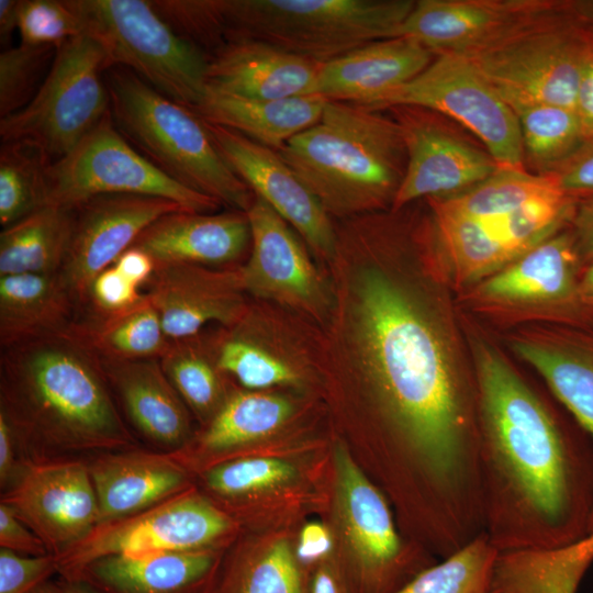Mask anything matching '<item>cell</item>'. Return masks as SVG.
I'll list each match as a JSON object with an SVG mask.
<instances>
[{
  "mask_svg": "<svg viewBox=\"0 0 593 593\" xmlns=\"http://www.w3.org/2000/svg\"><path fill=\"white\" fill-rule=\"evenodd\" d=\"M363 365L405 463L426 486L441 536L484 532L478 404L438 327L412 295L371 270L357 289Z\"/></svg>",
  "mask_w": 593,
  "mask_h": 593,
  "instance_id": "1",
  "label": "cell"
},
{
  "mask_svg": "<svg viewBox=\"0 0 593 593\" xmlns=\"http://www.w3.org/2000/svg\"><path fill=\"white\" fill-rule=\"evenodd\" d=\"M474 366L484 533L497 551L574 542L593 514V440L491 345L475 344Z\"/></svg>",
  "mask_w": 593,
  "mask_h": 593,
  "instance_id": "2",
  "label": "cell"
},
{
  "mask_svg": "<svg viewBox=\"0 0 593 593\" xmlns=\"http://www.w3.org/2000/svg\"><path fill=\"white\" fill-rule=\"evenodd\" d=\"M70 329L1 349L0 413L14 432L25 466L88 460L142 446L98 358Z\"/></svg>",
  "mask_w": 593,
  "mask_h": 593,
  "instance_id": "3",
  "label": "cell"
},
{
  "mask_svg": "<svg viewBox=\"0 0 593 593\" xmlns=\"http://www.w3.org/2000/svg\"><path fill=\"white\" fill-rule=\"evenodd\" d=\"M278 153L327 213L337 216L393 205L407 163L403 136L392 116L331 100L321 119Z\"/></svg>",
  "mask_w": 593,
  "mask_h": 593,
  "instance_id": "4",
  "label": "cell"
},
{
  "mask_svg": "<svg viewBox=\"0 0 593 593\" xmlns=\"http://www.w3.org/2000/svg\"><path fill=\"white\" fill-rule=\"evenodd\" d=\"M104 78L112 120L141 154L177 182L235 211H248L254 193L223 158L194 111L126 68H108Z\"/></svg>",
  "mask_w": 593,
  "mask_h": 593,
  "instance_id": "5",
  "label": "cell"
},
{
  "mask_svg": "<svg viewBox=\"0 0 593 593\" xmlns=\"http://www.w3.org/2000/svg\"><path fill=\"white\" fill-rule=\"evenodd\" d=\"M414 4L413 0H209V15L216 41L257 40L323 64L395 37Z\"/></svg>",
  "mask_w": 593,
  "mask_h": 593,
  "instance_id": "6",
  "label": "cell"
},
{
  "mask_svg": "<svg viewBox=\"0 0 593 593\" xmlns=\"http://www.w3.org/2000/svg\"><path fill=\"white\" fill-rule=\"evenodd\" d=\"M83 34L105 53L108 68L123 67L167 98L194 110L208 89L209 59L178 34L146 0H71Z\"/></svg>",
  "mask_w": 593,
  "mask_h": 593,
  "instance_id": "7",
  "label": "cell"
},
{
  "mask_svg": "<svg viewBox=\"0 0 593 593\" xmlns=\"http://www.w3.org/2000/svg\"><path fill=\"white\" fill-rule=\"evenodd\" d=\"M540 14L475 49L462 53L506 103L537 102L574 111L593 32L579 22Z\"/></svg>",
  "mask_w": 593,
  "mask_h": 593,
  "instance_id": "8",
  "label": "cell"
},
{
  "mask_svg": "<svg viewBox=\"0 0 593 593\" xmlns=\"http://www.w3.org/2000/svg\"><path fill=\"white\" fill-rule=\"evenodd\" d=\"M107 69L105 53L92 37L65 43L35 97L0 120L2 142L31 143L51 161L67 155L110 112Z\"/></svg>",
  "mask_w": 593,
  "mask_h": 593,
  "instance_id": "9",
  "label": "cell"
},
{
  "mask_svg": "<svg viewBox=\"0 0 593 593\" xmlns=\"http://www.w3.org/2000/svg\"><path fill=\"white\" fill-rule=\"evenodd\" d=\"M133 194L171 200L191 212L212 213L220 202L167 176L118 130L111 113L45 176V204L67 208L99 195Z\"/></svg>",
  "mask_w": 593,
  "mask_h": 593,
  "instance_id": "10",
  "label": "cell"
},
{
  "mask_svg": "<svg viewBox=\"0 0 593 593\" xmlns=\"http://www.w3.org/2000/svg\"><path fill=\"white\" fill-rule=\"evenodd\" d=\"M234 530L233 518L193 486L139 513L99 523L56 558L58 577L75 580L88 563L108 556L219 550Z\"/></svg>",
  "mask_w": 593,
  "mask_h": 593,
  "instance_id": "11",
  "label": "cell"
},
{
  "mask_svg": "<svg viewBox=\"0 0 593 593\" xmlns=\"http://www.w3.org/2000/svg\"><path fill=\"white\" fill-rule=\"evenodd\" d=\"M399 105L424 108L454 119L481 141L499 168L526 169L515 113L463 55L436 54L419 75L366 108Z\"/></svg>",
  "mask_w": 593,
  "mask_h": 593,
  "instance_id": "12",
  "label": "cell"
},
{
  "mask_svg": "<svg viewBox=\"0 0 593 593\" xmlns=\"http://www.w3.org/2000/svg\"><path fill=\"white\" fill-rule=\"evenodd\" d=\"M389 110L400 126L407 157L393 211L422 198L457 195L497 170L489 152L454 130L444 115L409 105Z\"/></svg>",
  "mask_w": 593,
  "mask_h": 593,
  "instance_id": "13",
  "label": "cell"
},
{
  "mask_svg": "<svg viewBox=\"0 0 593 593\" xmlns=\"http://www.w3.org/2000/svg\"><path fill=\"white\" fill-rule=\"evenodd\" d=\"M0 502L31 528L56 558L67 552L99 524L97 494L87 460H55L27 465Z\"/></svg>",
  "mask_w": 593,
  "mask_h": 593,
  "instance_id": "14",
  "label": "cell"
},
{
  "mask_svg": "<svg viewBox=\"0 0 593 593\" xmlns=\"http://www.w3.org/2000/svg\"><path fill=\"white\" fill-rule=\"evenodd\" d=\"M177 211L188 210L171 200L133 194L99 195L75 208L71 236L58 275L79 314L94 278L132 247L152 223Z\"/></svg>",
  "mask_w": 593,
  "mask_h": 593,
  "instance_id": "15",
  "label": "cell"
},
{
  "mask_svg": "<svg viewBox=\"0 0 593 593\" xmlns=\"http://www.w3.org/2000/svg\"><path fill=\"white\" fill-rule=\"evenodd\" d=\"M204 122L223 158L254 195L292 225L316 254L332 257L336 232L331 215L279 153L236 131Z\"/></svg>",
  "mask_w": 593,
  "mask_h": 593,
  "instance_id": "16",
  "label": "cell"
},
{
  "mask_svg": "<svg viewBox=\"0 0 593 593\" xmlns=\"http://www.w3.org/2000/svg\"><path fill=\"white\" fill-rule=\"evenodd\" d=\"M155 265L144 293L158 312L169 340L199 335L211 322L232 326L245 316L240 268Z\"/></svg>",
  "mask_w": 593,
  "mask_h": 593,
  "instance_id": "17",
  "label": "cell"
},
{
  "mask_svg": "<svg viewBox=\"0 0 593 593\" xmlns=\"http://www.w3.org/2000/svg\"><path fill=\"white\" fill-rule=\"evenodd\" d=\"M337 500L362 582L376 593H392L404 549L388 503L346 448L334 450Z\"/></svg>",
  "mask_w": 593,
  "mask_h": 593,
  "instance_id": "18",
  "label": "cell"
},
{
  "mask_svg": "<svg viewBox=\"0 0 593 593\" xmlns=\"http://www.w3.org/2000/svg\"><path fill=\"white\" fill-rule=\"evenodd\" d=\"M246 215L251 251L240 267L245 291L315 312L323 300L322 283L289 224L258 197Z\"/></svg>",
  "mask_w": 593,
  "mask_h": 593,
  "instance_id": "19",
  "label": "cell"
},
{
  "mask_svg": "<svg viewBox=\"0 0 593 593\" xmlns=\"http://www.w3.org/2000/svg\"><path fill=\"white\" fill-rule=\"evenodd\" d=\"M557 4L528 0H419L396 32L435 54H462L502 36Z\"/></svg>",
  "mask_w": 593,
  "mask_h": 593,
  "instance_id": "20",
  "label": "cell"
},
{
  "mask_svg": "<svg viewBox=\"0 0 593 593\" xmlns=\"http://www.w3.org/2000/svg\"><path fill=\"white\" fill-rule=\"evenodd\" d=\"M100 521L130 516L195 486L193 473L170 454L135 447L87 460Z\"/></svg>",
  "mask_w": 593,
  "mask_h": 593,
  "instance_id": "21",
  "label": "cell"
},
{
  "mask_svg": "<svg viewBox=\"0 0 593 593\" xmlns=\"http://www.w3.org/2000/svg\"><path fill=\"white\" fill-rule=\"evenodd\" d=\"M99 363L123 417L149 449L170 454L192 439L189 409L166 377L159 359Z\"/></svg>",
  "mask_w": 593,
  "mask_h": 593,
  "instance_id": "22",
  "label": "cell"
},
{
  "mask_svg": "<svg viewBox=\"0 0 593 593\" xmlns=\"http://www.w3.org/2000/svg\"><path fill=\"white\" fill-rule=\"evenodd\" d=\"M321 66L261 41L233 38L209 59L208 87L256 100L317 94Z\"/></svg>",
  "mask_w": 593,
  "mask_h": 593,
  "instance_id": "23",
  "label": "cell"
},
{
  "mask_svg": "<svg viewBox=\"0 0 593 593\" xmlns=\"http://www.w3.org/2000/svg\"><path fill=\"white\" fill-rule=\"evenodd\" d=\"M581 258L572 231L552 234L479 288L481 298L512 304H545L569 312L586 309L579 295Z\"/></svg>",
  "mask_w": 593,
  "mask_h": 593,
  "instance_id": "24",
  "label": "cell"
},
{
  "mask_svg": "<svg viewBox=\"0 0 593 593\" xmlns=\"http://www.w3.org/2000/svg\"><path fill=\"white\" fill-rule=\"evenodd\" d=\"M435 56L409 37L374 41L323 63L317 94L331 101L371 107L419 75Z\"/></svg>",
  "mask_w": 593,
  "mask_h": 593,
  "instance_id": "25",
  "label": "cell"
},
{
  "mask_svg": "<svg viewBox=\"0 0 593 593\" xmlns=\"http://www.w3.org/2000/svg\"><path fill=\"white\" fill-rule=\"evenodd\" d=\"M250 243L245 212L200 213L177 211L152 223L133 247L155 264L225 266L237 260Z\"/></svg>",
  "mask_w": 593,
  "mask_h": 593,
  "instance_id": "26",
  "label": "cell"
},
{
  "mask_svg": "<svg viewBox=\"0 0 593 593\" xmlns=\"http://www.w3.org/2000/svg\"><path fill=\"white\" fill-rule=\"evenodd\" d=\"M512 349L544 378L593 440V333L562 329L526 335L513 339Z\"/></svg>",
  "mask_w": 593,
  "mask_h": 593,
  "instance_id": "27",
  "label": "cell"
},
{
  "mask_svg": "<svg viewBox=\"0 0 593 593\" xmlns=\"http://www.w3.org/2000/svg\"><path fill=\"white\" fill-rule=\"evenodd\" d=\"M290 403L258 391H235L204 429L170 455L193 474L219 465L279 428L291 414Z\"/></svg>",
  "mask_w": 593,
  "mask_h": 593,
  "instance_id": "28",
  "label": "cell"
},
{
  "mask_svg": "<svg viewBox=\"0 0 593 593\" xmlns=\"http://www.w3.org/2000/svg\"><path fill=\"white\" fill-rule=\"evenodd\" d=\"M219 550L108 556L88 563L75 580L101 593H202Z\"/></svg>",
  "mask_w": 593,
  "mask_h": 593,
  "instance_id": "29",
  "label": "cell"
},
{
  "mask_svg": "<svg viewBox=\"0 0 593 593\" xmlns=\"http://www.w3.org/2000/svg\"><path fill=\"white\" fill-rule=\"evenodd\" d=\"M79 310L58 273L0 276V347L67 333Z\"/></svg>",
  "mask_w": 593,
  "mask_h": 593,
  "instance_id": "30",
  "label": "cell"
},
{
  "mask_svg": "<svg viewBox=\"0 0 593 593\" xmlns=\"http://www.w3.org/2000/svg\"><path fill=\"white\" fill-rule=\"evenodd\" d=\"M326 102L320 94L247 99L208 87L201 103L192 111L211 124L236 131L278 152L321 119Z\"/></svg>",
  "mask_w": 593,
  "mask_h": 593,
  "instance_id": "31",
  "label": "cell"
},
{
  "mask_svg": "<svg viewBox=\"0 0 593 593\" xmlns=\"http://www.w3.org/2000/svg\"><path fill=\"white\" fill-rule=\"evenodd\" d=\"M593 564V529L551 549L499 551L485 593H577Z\"/></svg>",
  "mask_w": 593,
  "mask_h": 593,
  "instance_id": "32",
  "label": "cell"
},
{
  "mask_svg": "<svg viewBox=\"0 0 593 593\" xmlns=\"http://www.w3.org/2000/svg\"><path fill=\"white\" fill-rule=\"evenodd\" d=\"M75 208L45 204L0 234V276L58 273L65 260Z\"/></svg>",
  "mask_w": 593,
  "mask_h": 593,
  "instance_id": "33",
  "label": "cell"
},
{
  "mask_svg": "<svg viewBox=\"0 0 593 593\" xmlns=\"http://www.w3.org/2000/svg\"><path fill=\"white\" fill-rule=\"evenodd\" d=\"M70 331L99 360L159 359L170 343L146 294L125 311L80 316Z\"/></svg>",
  "mask_w": 593,
  "mask_h": 593,
  "instance_id": "34",
  "label": "cell"
},
{
  "mask_svg": "<svg viewBox=\"0 0 593 593\" xmlns=\"http://www.w3.org/2000/svg\"><path fill=\"white\" fill-rule=\"evenodd\" d=\"M561 191L548 175L497 168L473 188L448 198L428 199L432 209L483 222L502 219L529 202Z\"/></svg>",
  "mask_w": 593,
  "mask_h": 593,
  "instance_id": "35",
  "label": "cell"
},
{
  "mask_svg": "<svg viewBox=\"0 0 593 593\" xmlns=\"http://www.w3.org/2000/svg\"><path fill=\"white\" fill-rule=\"evenodd\" d=\"M433 212L437 238L461 282L488 278L517 257L486 222Z\"/></svg>",
  "mask_w": 593,
  "mask_h": 593,
  "instance_id": "36",
  "label": "cell"
},
{
  "mask_svg": "<svg viewBox=\"0 0 593 593\" xmlns=\"http://www.w3.org/2000/svg\"><path fill=\"white\" fill-rule=\"evenodd\" d=\"M522 134L524 157L547 175L572 156L585 142L571 109L537 102L508 103Z\"/></svg>",
  "mask_w": 593,
  "mask_h": 593,
  "instance_id": "37",
  "label": "cell"
},
{
  "mask_svg": "<svg viewBox=\"0 0 593 593\" xmlns=\"http://www.w3.org/2000/svg\"><path fill=\"white\" fill-rule=\"evenodd\" d=\"M220 559V558H219ZM202 593H304L290 546L280 540L255 556L217 560Z\"/></svg>",
  "mask_w": 593,
  "mask_h": 593,
  "instance_id": "38",
  "label": "cell"
},
{
  "mask_svg": "<svg viewBox=\"0 0 593 593\" xmlns=\"http://www.w3.org/2000/svg\"><path fill=\"white\" fill-rule=\"evenodd\" d=\"M198 336L170 340L159 358L166 377L187 407L205 425L225 402L214 351L208 353Z\"/></svg>",
  "mask_w": 593,
  "mask_h": 593,
  "instance_id": "39",
  "label": "cell"
},
{
  "mask_svg": "<svg viewBox=\"0 0 593 593\" xmlns=\"http://www.w3.org/2000/svg\"><path fill=\"white\" fill-rule=\"evenodd\" d=\"M51 163V159L31 143L2 142L0 149L2 227L45 205V176Z\"/></svg>",
  "mask_w": 593,
  "mask_h": 593,
  "instance_id": "40",
  "label": "cell"
},
{
  "mask_svg": "<svg viewBox=\"0 0 593 593\" xmlns=\"http://www.w3.org/2000/svg\"><path fill=\"white\" fill-rule=\"evenodd\" d=\"M497 552L482 533L392 593H485Z\"/></svg>",
  "mask_w": 593,
  "mask_h": 593,
  "instance_id": "41",
  "label": "cell"
},
{
  "mask_svg": "<svg viewBox=\"0 0 593 593\" xmlns=\"http://www.w3.org/2000/svg\"><path fill=\"white\" fill-rule=\"evenodd\" d=\"M295 473L291 463L280 459L242 457L215 465L199 474L209 494L234 502L283 484Z\"/></svg>",
  "mask_w": 593,
  "mask_h": 593,
  "instance_id": "42",
  "label": "cell"
},
{
  "mask_svg": "<svg viewBox=\"0 0 593 593\" xmlns=\"http://www.w3.org/2000/svg\"><path fill=\"white\" fill-rule=\"evenodd\" d=\"M213 351L220 371L248 390L298 382L288 363L239 333L222 337Z\"/></svg>",
  "mask_w": 593,
  "mask_h": 593,
  "instance_id": "43",
  "label": "cell"
},
{
  "mask_svg": "<svg viewBox=\"0 0 593 593\" xmlns=\"http://www.w3.org/2000/svg\"><path fill=\"white\" fill-rule=\"evenodd\" d=\"M56 48L27 46L5 48L0 54V115L1 119L24 108L37 93Z\"/></svg>",
  "mask_w": 593,
  "mask_h": 593,
  "instance_id": "44",
  "label": "cell"
},
{
  "mask_svg": "<svg viewBox=\"0 0 593 593\" xmlns=\"http://www.w3.org/2000/svg\"><path fill=\"white\" fill-rule=\"evenodd\" d=\"M18 32L23 45L58 49L83 34V23L71 0H22Z\"/></svg>",
  "mask_w": 593,
  "mask_h": 593,
  "instance_id": "45",
  "label": "cell"
},
{
  "mask_svg": "<svg viewBox=\"0 0 593 593\" xmlns=\"http://www.w3.org/2000/svg\"><path fill=\"white\" fill-rule=\"evenodd\" d=\"M139 287L130 281L115 266L101 271L92 281L85 307V315L104 316L131 309L144 298Z\"/></svg>",
  "mask_w": 593,
  "mask_h": 593,
  "instance_id": "46",
  "label": "cell"
},
{
  "mask_svg": "<svg viewBox=\"0 0 593 593\" xmlns=\"http://www.w3.org/2000/svg\"><path fill=\"white\" fill-rule=\"evenodd\" d=\"M55 575V556H25L0 548V593H31Z\"/></svg>",
  "mask_w": 593,
  "mask_h": 593,
  "instance_id": "47",
  "label": "cell"
},
{
  "mask_svg": "<svg viewBox=\"0 0 593 593\" xmlns=\"http://www.w3.org/2000/svg\"><path fill=\"white\" fill-rule=\"evenodd\" d=\"M568 197L593 195V138L584 144L555 170L547 174Z\"/></svg>",
  "mask_w": 593,
  "mask_h": 593,
  "instance_id": "48",
  "label": "cell"
},
{
  "mask_svg": "<svg viewBox=\"0 0 593 593\" xmlns=\"http://www.w3.org/2000/svg\"><path fill=\"white\" fill-rule=\"evenodd\" d=\"M0 548L25 556H44L49 553L42 539L8 505L1 502Z\"/></svg>",
  "mask_w": 593,
  "mask_h": 593,
  "instance_id": "49",
  "label": "cell"
},
{
  "mask_svg": "<svg viewBox=\"0 0 593 593\" xmlns=\"http://www.w3.org/2000/svg\"><path fill=\"white\" fill-rule=\"evenodd\" d=\"M25 468L14 432L5 416L0 413V493L10 489Z\"/></svg>",
  "mask_w": 593,
  "mask_h": 593,
  "instance_id": "50",
  "label": "cell"
},
{
  "mask_svg": "<svg viewBox=\"0 0 593 593\" xmlns=\"http://www.w3.org/2000/svg\"><path fill=\"white\" fill-rule=\"evenodd\" d=\"M574 112L585 142L593 138V49L589 54L578 85Z\"/></svg>",
  "mask_w": 593,
  "mask_h": 593,
  "instance_id": "51",
  "label": "cell"
},
{
  "mask_svg": "<svg viewBox=\"0 0 593 593\" xmlns=\"http://www.w3.org/2000/svg\"><path fill=\"white\" fill-rule=\"evenodd\" d=\"M571 224L581 260L593 259V199L577 203Z\"/></svg>",
  "mask_w": 593,
  "mask_h": 593,
  "instance_id": "52",
  "label": "cell"
},
{
  "mask_svg": "<svg viewBox=\"0 0 593 593\" xmlns=\"http://www.w3.org/2000/svg\"><path fill=\"white\" fill-rule=\"evenodd\" d=\"M331 549L332 539L324 526L312 523L303 527L296 548V558L300 561L310 563L320 560Z\"/></svg>",
  "mask_w": 593,
  "mask_h": 593,
  "instance_id": "53",
  "label": "cell"
},
{
  "mask_svg": "<svg viewBox=\"0 0 593 593\" xmlns=\"http://www.w3.org/2000/svg\"><path fill=\"white\" fill-rule=\"evenodd\" d=\"M113 266L142 289L153 276L156 265L147 253L132 246L115 260Z\"/></svg>",
  "mask_w": 593,
  "mask_h": 593,
  "instance_id": "54",
  "label": "cell"
},
{
  "mask_svg": "<svg viewBox=\"0 0 593 593\" xmlns=\"http://www.w3.org/2000/svg\"><path fill=\"white\" fill-rule=\"evenodd\" d=\"M20 3L21 0H0V42L4 48L18 31Z\"/></svg>",
  "mask_w": 593,
  "mask_h": 593,
  "instance_id": "55",
  "label": "cell"
},
{
  "mask_svg": "<svg viewBox=\"0 0 593 593\" xmlns=\"http://www.w3.org/2000/svg\"><path fill=\"white\" fill-rule=\"evenodd\" d=\"M310 593H344L338 577L328 567H320L312 577Z\"/></svg>",
  "mask_w": 593,
  "mask_h": 593,
  "instance_id": "56",
  "label": "cell"
},
{
  "mask_svg": "<svg viewBox=\"0 0 593 593\" xmlns=\"http://www.w3.org/2000/svg\"><path fill=\"white\" fill-rule=\"evenodd\" d=\"M578 289L582 304L593 310V259L586 261L584 269L580 272Z\"/></svg>",
  "mask_w": 593,
  "mask_h": 593,
  "instance_id": "57",
  "label": "cell"
},
{
  "mask_svg": "<svg viewBox=\"0 0 593 593\" xmlns=\"http://www.w3.org/2000/svg\"><path fill=\"white\" fill-rule=\"evenodd\" d=\"M59 578V577H58ZM60 580V593H101L83 580Z\"/></svg>",
  "mask_w": 593,
  "mask_h": 593,
  "instance_id": "58",
  "label": "cell"
},
{
  "mask_svg": "<svg viewBox=\"0 0 593 593\" xmlns=\"http://www.w3.org/2000/svg\"><path fill=\"white\" fill-rule=\"evenodd\" d=\"M60 580H51L43 585L38 586L31 593H60Z\"/></svg>",
  "mask_w": 593,
  "mask_h": 593,
  "instance_id": "59",
  "label": "cell"
}]
</instances>
